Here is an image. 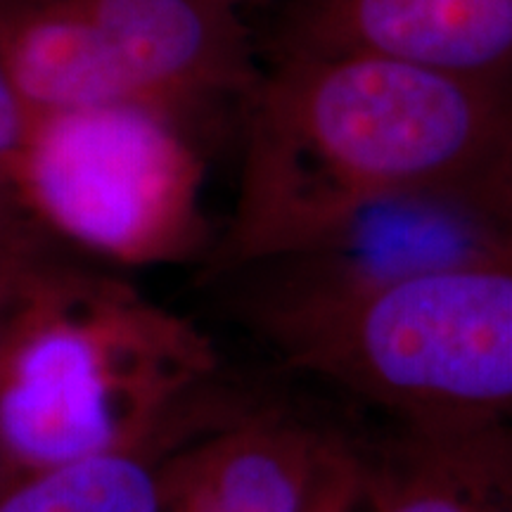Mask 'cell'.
<instances>
[{
    "mask_svg": "<svg viewBox=\"0 0 512 512\" xmlns=\"http://www.w3.org/2000/svg\"><path fill=\"white\" fill-rule=\"evenodd\" d=\"M19 197L50 240L119 266L178 264L204 240L192 126L133 105L34 114Z\"/></svg>",
    "mask_w": 512,
    "mask_h": 512,
    "instance_id": "5",
    "label": "cell"
},
{
    "mask_svg": "<svg viewBox=\"0 0 512 512\" xmlns=\"http://www.w3.org/2000/svg\"><path fill=\"white\" fill-rule=\"evenodd\" d=\"M254 294V330L287 366L396 422L512 413V252L396 278H351L287 259Z\"/></svg>",
    "mask_w": 512,
    "mask_h": 512,
    "instance_id": "3",
    "label": "cell"
},
{
    "mask_svg": "<svg viewBox=\"0 0 512 512\" xmlns=\"http://www.w3.org/2000/svg\"><path fill=\"white\" fill-rule=\"evenodd\" d=\"M309 512H363L361 463L356 448H344L313 498Z\"/></svg>",
    "mask_w": 512,
    "mask_h": 512,
    "instance_id": "12",
    "label": "cell"
},
{
    "mask_svg": "<svg viewBox=\"0 0 512 512\" xmlns=\"http://www.w3.org/2000/svg\"><path fill=\"white\" fill-rule=\"evenodd\" d=\"M0 64L34 114L133 105L190 126L261 74L216 0H0Z\"/></svg>",
    "mask_w": 512,
    "mask_h": 512,
    "instance_id": "4",
    "label": "cell"
},
{
    "mask_svg": "<svg viewBox=\"0 0 512 512\" xmlns=\"http://www.w3.org/2000/svg\"><path fill=\"white\" fill-rule=\"evenodd\" d=\"M22 278H24V275H22ZM22 278H19V280H22ZM15 287H17V285H15ZM15 287H10L8 292H0V311H3V306H5V302H8V297L12 294V290H15Z\"/></svg>",
    "mask_w": 512,
    "mask_h": 512,
    "instance_id": "15",
    "label": "cell"
},
{
    "mask_svg": "<svg viewBox=\"0 0 512 512\" xmlns=\"http://www.w3.org/2000/svg\"><path fill=\"white\" fill-rule=\"evenodd\" d=\"M216 3L221 5H228V8L242 12L245 8H252V5H261V3H268V0H216Z\"/></svg>",
    "mask_w": 512,
    "mask_h": 512,
    "instance_id": "14",
    "label": "cell"
},
{
    "mask_svg": "<svg viewBox=\"0 0 512 512\" xmlns=\"http://www.w3.org/2000/svg\"><path fill=\"white\" fill-rule=\"evenodd\" d=\"M48 254V249L15 247L0 240V292H8L10 287H15L19 278Z\"/></svg>",
    "mask_w": 512,
    "mask_h": 512,
    "instance_id": "13",
    "label": "cell"
},
{
    "mask_svg": "<svg viewBox=\"0 0 512 512\" xmlns=\"http://www.w3.org/2000/svg\"><path fill=\"white\" fill-rule=\"evenodd\" d=\"M214 373L190 320L43 256L0 311V472L159 446Z\"/></svg>",
    "mask_w": 512,
    "mask_h": 512,
    "instance_id": "2",
    "label": "cell"
},
{
    "mask_svg": "<svg viewBox=\"0 0 512 512\" xmlns=\"http://www.w3.org/2000/svg\"><path fill=\"white\" fill-rule=\"evenodd\" d=\"M235 209L211 271L313 254L361 209L467 183L494 150L512 86L356 53H278L242 105Z\"/></svg>",
    "mask_w": 512,
    "mask_h": 512,
    "instance_id": "1",
    "label": "cell"
},
{
    "mask_svg": "<svg viewBox=\"0 0 512 512\" xmlns=\"http://www.w3.org/2000/svg\"><path fill=\"white\" fill-rule=\"evenodd\" d=\"M34 112L0 64V240L15 247L48 249L50 238L31 221L19 197V162Z\"/></svg>",
    "mask_w": 512,
    "mask_h": 512,
    "instance_id": "10",
    "label": "cell"
},
{
    "mask_svg": "<svg viewBox=\"0 0 512 512\" xmlns=\"http://www.w3.org/2000/svg\"><path fill=\"white\" fill-rule=\"evenodd\" d=\"M465 192L494 245L512 252V110L496 147L465 183Z\"/></svg>",
    "mask_w": 512,
    "mask_h": 512,
    "instance_id": "11",
    "label": "cell"
},
{
    "mask_svg": "<svg viewBox=\"0 0 512 512\" xmlns=\"http://www.w3.org/2000/svg\"><path fill=\"white\" fill-rule=\"evenodd\" d=\"M358 463L363 512H512L508 418L399 422Z\"/></svg>",
    "mask_w": 512,
    "mask_h": 512,
    "instance_id": "8",
    "label": "cell"
},
{
    "mask_svg": "<svg viewBox=\"0 0 512 512\" xmlns=\"http://www.w3.org/2000/svg\"><path fill=\"white\" fill-rule=\"evenodd\" d=\"M344 448L280 413L242 415L164 458V512H309Z\"/></svg>",
    "mask_w": 512,
    "mask_h": 512,
    "instance_id": "7",
    "label": "cell"
},
{
    "mask_svg": "<svg viewBox=\"0 0 512 512\" xmlns=\"http://www.w3.org/2000/svg\"><path fill=\"white\" fill-rule=\"evenodd\" d=\"M278 53H356L512 86V0H283Z\"/></svg>",
    "mask_w": 512,
    "mask_h": 512,
    "instance_id": "6",
    "label": "cell"
},
{
    "mask_svg": "<svg viewBox=\"0 0 512 512\" xmlns=\"http://www.w3.org/2000/svg\"><path fill=\"white\" fill-rule=\"evenodd\" d=\"M159 446L0 472V512H164Z\"/></svg>",
    "mask_w": 512,
    "mask_h": 512,
    "instance_id": "9",
    "label": "cell"
}]
</instances>
